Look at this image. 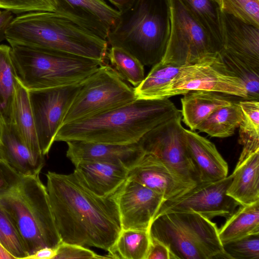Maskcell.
Here are the masks:
<instances>
[{
	"mask_svg": "<svg viewBox=\"0 0 259 259\" xmlns=\"http://www.w3.org/2000/svg\"><path fill=\"white\" fill-rule=\"evenodd\" d=\"M47 190L56 226L65 243L109 251L122 226L117 193L101 197L90 191L74 171H49Z\"/></svg>",
	"mask_w": 259,
	"mask_h": 259,
	"instance_id": "obj_1",
	"label": "cell"
},
{
	"mask_svg": "<svg viewBox=\"0 0 259 259\" xmlns=\"http://www.w3.org/2000/svg\"><path fill=\"white\" fill-rule=\"evenodd\" d=\"M180 113L168 98L136 99L109 111L62 125L54 141L136 144L154 127Z\"/></svg>",
	"mask_w": 259,
	"mask_h": 259,
	"instance_id": "obj_2",
	"label": "cell"
},
{
	"mask_svg": "<svg viewBox=\"0 0 259 259\" xmlns=\"http://www.w3.org/2000/svg\"><path fill=\"white\" fill-rule=\"evenodd\" d=\"M5 39L18 46L44 51L70 53L105 63L108 43L56 12L39 11L14 17Z\"/></svg>",
	"mask_w": 259,
	"mask_h": 259,
	"instance_id": "obj_3",
	"label": "cell"
},
{
	"mask_svg": "<svg viewBox=\"0 0 259 259\" xmlns=\"http://www.w3.org/2000/svg\"><path fill=\"white\" fill-rule=\"evenodd\" d=\"M170 27L169 0H135L120 13L107 41L133 55L144 66L154 65L163 57Z\"/></svg>",
	"mask_w": 259,
	"mask_h": 259,
	"instance_id": "obj_4",
	"label": "cell"
},
{
	"mask_svg": "<svg viewBox=\"0 0 259 259\" xmlns=\"http://www.w3.org/2000/svg\"><path fill=\"white\" fill-rule=\"evenodd\" d=\"M0 205L20 235L28 256L44 247L56 248L61 242L39 174L19 177L0 193Z\"/></svg>",
	"mask_w": 259,
	"mask_h": 259,
	"instance_id": "obj_5",
	"label": "cell"
},
{
	"mask_svg": "<svg viewBox=\"0 0 259 259\" xmlns=\"http://www.w3.org/2000/svg\"><path fill=\"white\" fill-rule=\"evenodd\" d=\"M20 83L28 91L81 83L104 62L70 53L12 46Z\"/></svg>",
	"mask_w": 259,
	"mask_h": 259,
	"instance_id": "obj_6",
	"label": "cell"
},
{
	"mask_svg": "<svg viewBox=\"0 0 259 259\" xmlns=\"http://www.w3.org/2000/svg\"><path fill=\"white\" fill-rule=\"evenodd\" d=\"M150 236L165 244L176 259H230L215 223L197 212H170L155 218Z\"/></svg>",
	"mask_w": 259,
	"mask_h": 259,
	"instance_id": "obj_7",
	"label": "cell"
},
{
	"mask_svg": "<svg viewBox=\"0 0 259 259\" xmlns=\"http://www.w3.org/2000/svg\"><path fill=\"white\" fill-rule=\"evenodd\" d=\"M136 99L134 88L111 66L105 63L83 82L62 125L109 111Z\"/></svg>",
	"mask_w": 259,
	"mask_h": 259,
	"instance_id": "obj_8",
	"label": "cell"
},
{
	"mask_svg": "<svg viewBox=\"0 0 259 259\" xmlns=\"http://www.w3.org/2000/svg\"><path fill=\"white\" fill-rule=\"evenodd\" d=\"M171 27L161 62L182 66L217 57L223 47L207 32L180 0H169Z\"/></svg>",
	"mask_w": 259,
	"mask_h": 259,
	"instance_id": "obj_9",
	"label": "cell"
},
{
	"mask_svg": "<svg viewBox=\"0 0 259 259\" xmlns=\"http://www.w3.org/2000/svg\"><path fill=\"white\" fill-rule=\"evenodd\" d=\"M181 112L158 124L138 144L143 152L157 156L182 182L192 188L200 182L186 147Z\"/></svg>",
	"mask_w": 259,
	"mask_h": 259,
	"instance_id": "obj_10",
	"label": "cell"
},
{
	"mask_svg": "<svg viewBox=\"0 0 259 259\" xmlns=\"http://www.w3.org/2000/svg\"><path fill=\"white\" fill-rule=\"evenodd\" d=\"M172 96L191 91H208L248 100L243 81L230 70L219 56L185 65L173 78Z\"/></svg>",
	"mask_w": 259,
	"mask_h": 259,
	"instance_id": "obj_11",
	"label": "cell"
},
{
	"mask_svg": "<svg viewBox=\"0 0 259 259\" xmlns=\"http://www.w3.org/2000/svg\"><path fill=\"white\" fill-rule=\"evenodd\" d=\"M83 82L28 91L39 144L44 156L48 154L65 115Z\"/></svg>",
	"mask_w": 259,
	"mask_h": 259,
	"instance_id": "obj_12",
	"label": "cell"
},
{
	"mask_svg": "<svg viewBox=\"0 0 259 259\" xmlns=\"http://www.w3.org/2000/svg\"><path fill=\"white\" fill-rule=\"evenodd\" d=\"M232 178L231 174L215 182L200 183L183 195L165 200L154 219L170 212H197L209 220L215 217L228 218L240 205L227 194Z\"/></svg>",
	"mask_w": 259,
	"mask_h": 259,
	"instance_id": "obj_13",
	"label": "cell"
},
{
	"mask_svg": "<svg viewBox=\"0 0 259 259\" xmlns=\"http://www.w3.org/2000/svg\"><path fill=\"white\" fill-rule=\"evenodd\" d=\"M165 200L162 195L127 179L116 196L122 229L149 231L158 209Z\"/></svg>",
	"mask_w": 259,
	"mask_h": 259,
	"instance_id": "obj_14",
	"label": "cell"
},
{
	"mask_svg": "<svg viewBox=\"0 0 259 259\" xmlns=\"http://www.w3.org/2000/svg\"><path fill=\"white\" fill-rule=\"evenodd\" d=\"M127 179L162 195L165 200L183 195L191 189L176 177L157 156L144 152L129 169Z\"/></svg>",
	"mask_w": 259,
	"mask_h": 259,
	"instance_id": "obj_15",
	"label": "cell"
},
{
	"mask_svg": "<svg viewBox=\"0 0 259 259\" xmlns=\"http://www.w3.org/2000/svg\"><path fill=\"white\" fill-rule=\"evenodd\" d=\"M66 143V156L74 164L81 161H99L120 163L130 169L144 152L138 143L118 145L82 141Z\"/></svg>",
	"mask_w": 259,
	"mask_h": 259,
	"instance_id": "obj_16",
	"label": "cell"
},
{
	"mask_svg": "<svg viewBox=\"0 0 259 259\" xmlns=\"http://www.w3.org/2000/svg\"><path fill=\"white\" fill-rule=\"evenodd\" d=\"M222 50L259 69V28L222 12Z\"/></svg>",
	"mask_w": 259,
	"mask_h": 259,
	"instance_id": "obj_17",
	"label": "cell"
},
{
	"mask_svg": "<svg viewBox=\"0 0 259 259\" xmlns=\"http://www.w3.org/2000/svg\"><path fill=\"white\" fill-rule=\"evenodd\" d=\"M74 165V171L82 183L94 194L101 197L115 193L128 177L129 169L120 163L81 161Z\"/></svg>",
	"mask_w": 259,
	"mask_h": 259,
	"instance_id": "obj_18",
	"label": "cell"
},
{
	"mask_svg": "<svg viewBox=\"0 0 259 259\" xmlns=\"http://www.w3.org/2000/svg\"><path fill=\"white\" fill-rule=\"evenodd\" d=\"M184 140L200 183L215 182L228 176V164L212 142L195 131L185 128Z\"/></svg>",
	"mask_w": 259,
	"mask_h": 259,
	"instance_id": "obj_19",
	"label": "cell"
},
{
	"mask_svg": "<svg viewBox=\"0 0 259 259\" xmlns=\"http://www.w3.org/2000/svg\"><path fill=\"white\" fill-rule=\"evenodd\" d=\"M0 159L21 176L39 175L45 160L36 158L23 142L14 125L0 121Z\"/></svg>",
	"mask_w": 259,
	"mask_h": 259,
	"instance_id": "obj_20",
	"label": "cell"
},
{
	"mask_svg": "<svg viewBox=\"0 0 259 259\" xmlns=\"http://www.w3.org/2000/svg\"><path fill=\"white\" fill-rule=\"evenodd\" d=\"M183 95L182 120L193 131L216 110L235 101L232 96L208 91H191Z\"/></svg>",
	"mask_w": 259,
	"mask_h": 259,
	"instance_id": "obj_21",
	"label": "cell"
},
{
	"mask_svg": "<svg viewBox=\"0 0 259 259\" xmlns=\"http://www.w3.org/2000/svg\"><path fill=\"white\" fill-rule=\"evenodd\" d=\"M227 194L246 205L259 201V150L236 165Z\"/></svg>",
	"mask_w": 259,
	"mask_h": 259,
	"instance_id": "obj_22",
	"label": "cell"
},
{
	"mask_svg": "<svg viewBox=\"0 0 259 259\" xmlns=\"http://www.w3.org/2000/svg\"><path fill=\"white\" fill-rule=\"evenodd\" d=\"M12 123L23 142L34 156L39 160H45L39 144L28 91L20 82L15 98Z\"/></svg>",
	"mask_w": 259,
	"mask_h": 259,
	"instance_id": "obj_23",
	"label": "cell"
},
{
	"mask_svg": "<svg viewBox=\"0 0 259 259\" xmlns=\"http://www.w3.org/2000/svg\"><path fill=\"white\" fill-rule=\"evenodd\" d=\"M180 67L161 61L153 65L143 80L134 88L137 99L162 100L172 97L171 83Z\"/></svg>",
	"mask_w": 259,
	"mask_h": 259,
	"instance_id": "obj_24",
	"label": "cell"
},
{
	"mask_svg": "<svg viewBox=\"0 0 259 259\" xmlns=\"http://www.w3.org/2000/svg\"><path fill=\"white\" fill-rule=\"evenodd\" d=\"M19 83L11 47L0 45V121L12 122L15 98Z\"/></svg>",
	"mask_w": 259,
	"mask_h": 259,
	"instance_id": "obj_25",
	"label": "cell"
},
{
	"mask_svg": "<svg viewBox=\"0 0 259 259\" xmlns=\"http://www.w3.org/2000/svg\"><path fill=\"white\" fill-rule=\"evenodd\" d=\"M240 206L219 229L222 244L249 235L259 234V201Z\"/></svg>",
	"mask_w": 259,
	"mask_h": 259,
	"instance_id": "obj_26",
	"label": "cell"
},
{
	"mask_svg": "<svg viewBox=\"0 0 259 259\" xmlns=\"http://www.w3.org/2000/svg\"><path fill=\"white\" fill-rule=\"evenodd\" d=\"M239 104L243 118L239 126V143L243 148L236 165L259 150V102L244 99Z\"/></svg>",
	"mask_w": 259,
	"mask_h": 259,
	"instance_id": "obj_27",
	"label": "cell"
},
{
	"mask_svg": "<svg viewBox=\"0 0 259 259\" xmlns=\"http://www.w3.org/2000/svg\"><path fill=\"white\" fill-rule=\"evenodd\" d=\"M243 118L239 101L221 107L211 114L197 127L199 131L212 137L226 138L232 136Z\"/></svg>",
	"mask_w": 259,
	"mask_h": 259,
	"instance_id": "obj_28",
	"label": "cell"
},
{
	"mask_svg": "<svg viewBox=\"0 0 259 259\" xmlns=\"http://www.w3.org/2000/svg\"><path fill=\"white\" fill-rule=\"evenodd\" d=\"M207 32L223 48L222 11L214 0H180Z\"/></svg>",
	"mask_w": 259,
	"mask_h": 259,
	"instance_id": "obj_29",
	"label": "cell"
},
{
	"mask_svg": "<svg viewBox=\"0 0 259 259\" xmlns=\"http://www.w3.org/2000/svg\"><path fill=\"white\" fill-rule=\"evenodd\" d=\"M150 241L149 231L122 229L108 255L111 258L146 259Z\"/></svg>",
	"mask_w": 259,
	"mask_h": 259,
	"instance_id": "obj_30",
	"label": "cell"
},
{
	"mask_svg": "<svg viewBox=\"0 0 259 259\" xmlns=\"http://www.w3.org/2000/svg\"><path fill=\"white\" fill-rule=\"evenodd\" d=\"M111 67L119 76L134 87L144 79V65L133 55L124 49L111 47L107 55Z\"/></svg>",
	"mask_w": 259,
	"mask_h": 259,
	"instance_id": "obj_31",
	"label": "cell"
},
{
	"mask_svg": "<svg viewBox=\"0 0 259 259\" xmlns=\"http://www.w3.org/2000/svg\"><path fill=\"white\" fill-rule=\"evenodd\" d=\"M219 56L228 69L244 82L248 100L258 101L259 69H256L238 58L222 50Z\"/></svg>",
	"mask_w": 259,
	"mask_h": 259,
	"instance_id": "obj_32",
	"label": "cell"
},
{
	"mask_svg": "<svg viewBox=\"0 0 259 259\" xmlns=\"http://www.w3.org/2000/svg\"><path fill=\"white\" fill-rule=\"evenodd\" d=\"M0 242L15 259H26L28 256L20 235L10 218L1 205Z\"/></svg>",
	"mask_w": 259,
	"mask_h": 259,
	"instance_id": "obj_33",
	"label": "cell"
},
{
	"mask_svg": "<svg viewBox=\"0 0 259 259\" xmlns=\"http://www.w3.org/2000/svg\"><path fill=\"white\" fill-rule=\"evenodd\" d=\"M222 12L259 28V0H221Z\"/></svg>",
	"mask_w": 259,
	"mask_h": 259,
	"instance_id": "obj_34",
	"label": "cell"
},
{
	"mask_svg": "<svg viewBox=\"0 0 259 259\" xmlns=\"http://www.w3.org/2000/svg\"><path fill=\"white\" fill-rule=\"evenodd\" d=\"M223 246L230 259H259V234L229 242Z\"/></svg>",
	"mask_w": 259,
	"mask_h": 259,
	"instance_id": "obj_35",
	"label": "cell"
},
{
	"mask_svg": "<svg viewBox=\"0 0 259 259\" xmlns=\"http://www.w3.org/2000/svg\"><path fill=\"white\" fill-rule=\"evenodd\" d=\"M0 9L13 14H25L34 12H55V0H0Z\"/></svg>",
	"mask_w": 259,
	"mask_h": 259,
	"instance_id": "obj_36",
	"label": "cell"
},
{
	"mask_svg": "<svg viewBox=\"0 0 259 259\" xmlns=\"http://www.w3.org/2000/svg\"><path fill=\"white\" fill-rule=\"evenodd\" d=\"M57 249L54 259L111 258L108 255L106 256L100 255L83 246L62 241L57 246Z\"/></svg>",
	"mask_w": 259,
	"mask_h": 259,
	"instance_id": "obj_37",
	"label": "cell"
},
{
	"mask_svg": "<svg viewBox=\"0 0 259 259\" xmlns=\"http://www.w3.org/2000/svg\"><path fill=\"white\" fill-rule=\"evenodd\" d=\"M146 259H176L169 247L164 243L151 236Z\"/></svg>",
	"mask_w": 259,
	"mask_h": 259,
	"instance_id": "obj_38",
	"label": "cell"
},
{
	"mask_svg": "<svg viewBox=\"0 0 259 259\" xmlns=\"http://www.w3.org/2000/svg\"><path fill=\"white\" fill-rule=\"evenodd\" d=\"M20 176L0 159V193L9 188Z\"/></svg>",
	"mask_w": 259,
	"mask_h": 259,
	"instance_id": "obj_39",
	"label": "cell"
},
{
	"mask_svg": "<svg viewBox=\"0 0 259 259\" xmlns=\"http://www.w3.org/2000/svg\"><path fill=\"white\" fill-rule=\"evenodd\" d=\"M57 251V247H44L27 256L26 259H54Z\"/></svg>",
	"mask_w": 259,
	"mask_h": 259,
	"instance_id": "obj_40",
	"label": "cell"
},
{
	"mask_svg": "<svg viewBox=\"0 0 259 259\" xmlns=\"http://www.w3.org/2000/svg\"><path fill=\"white\" fill-rule=\"evenodd\" d=\"M13 13L4 10L0 14V42L5 39V32L7 28L14 18Z\"/></svg>",
	"mask_w": 259,
	"mask_h": 259,
	"instance_id": "obj_41",
	"label": "cell"
},
{
	"mask_svg": "<svg viewBox=\"0 0 259 259\" xmlns=\"http://www.w3.org/2000/svg\"><path fill=\"white\" fill-rule=\"evenodd\" d=\"M120 13L129 9L135 0H108Z\"/></svg>",
	"mask_w": 259,
	"mask_h": 259,
	"instance_id": "obj_42",
	"label": "cell"
},
{
	"mask_svg": "<svg viewBox=\"0 0 259 259\" xmlns=\"http://www.w3.org/2000/svg\"><path fill=\"white\" fill-rule=\"evenodd\" d=\"M0 259H15V257L0 242Z\"/></svg>",
	"mask_w": 259,
	"mask_h": 259,
	"instance_id": "obj_43",
	"label": "cell"
},
{
	"mask_svg": "<svg viewBox=\"0 0 259 259\" xmlns=\"http://www.w3.org/2000/svg\"><path fill=\"white\" fill-rule=\"evenodd\" d=\"M216 3L218 4V5L220 6V7L221 8L222 6V1L221 0H214ZM222 10V9H221Z\"/></svg>",
	"mask_w": 259,
	"mask_h": 259,
	"instance_id": "obj_44",
	"label": "cell"
},
{
	"mask_svg": "<svg viewBox=\"0 0 259 259\" xmlns=\"http://www.w3.org/2000/svg\"><path fill=\"white\" fill-rule=\"evenodd\" d=\"M2 11L0 10V14H1Z\"/></svg>",
	"mask_w": 259,
	"mask_h": 259,
	"instance_id": "obj_45",
	"label": "cell"
},
{
	"mask_svg": "<svg viewBox=\"0 0 259 259\" xmlns=\"http://www.w3.org/2000/svg\"><path fill=\"white\" fill-rule=\"evenodd\" d=\"M0 147H1V141H0Z\"/></svg>",
	"mask_w": 259,
	"mask_h": 259,
	"instance_id": "obj_46",
	"label": "cell"
}]
</instances>
